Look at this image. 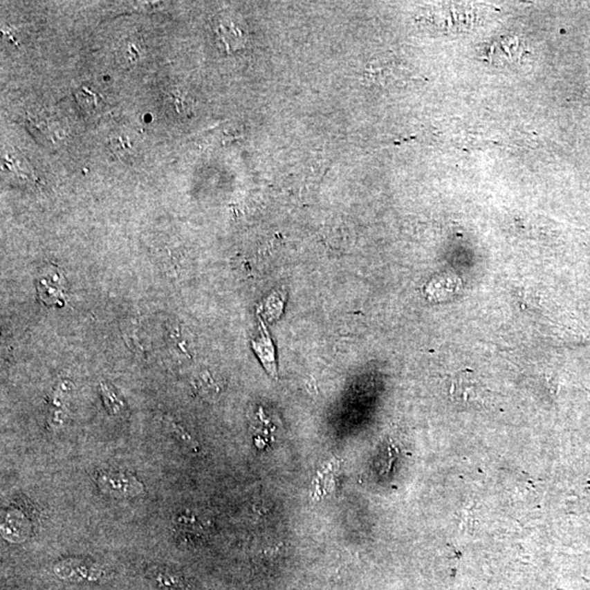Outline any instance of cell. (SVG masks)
I'll return each mask as SVG.
<instances>
[{"mask_svg":"<svg viewBox=\"0 0 590 590\" xmlns=\"http://www.w3.org/2000/svg\"><path fill=\"white\" fill-rule=\"evenodd\" d=\"M55 573L60 578L68 580H95L102 578L104 573L98 565L88 562L71 560V561L60 562L55 566Z\"/></svg>","mask_w":590,"mask_h":590,"instance_id":"cell-3","label":"cell"},{"mask_svg":"<svg viewBox=\"0 0 590 590\" xmlns=\"http://www.w3.org/2000/svg\"><path fill=\"white\" fill-rule=\"evenodd\" d=\"M150 576L161 590H186L183 578L169 569L154 567L151 569Z\"/></svg>","mask_w":590,"mask_h":590,"instance_id":"cell-5","label":"cell"},{"mask_svg":"<svg viewBox=\"0 0 590 590\" xmlns=\"http://www.w3.org/2000/svg\"><path fill=\"white\" fill-rule=\"evenodd\" d=\"M169 427L172 430L173 434L185 445V446H187L190 450H193L194 452H199V445L196 442L195 440H193L190 435L188 434L187 432L185 431L181 425L178 424L174 423L172 420H169Z\"/></svg>","mask_w":590,"mask_h":590,"instance_id":"cell-9","label":"cell"},{"mask_svg":"<svg viewBox=\"0 0 590 590\" xmlns=\"http://www.w3.org/2000/svg\"><path fill=\"white\" fill-rule=\"evenodd\" d=\"M408 75V69L399 60L394 57H382L369 64L365 77L373 84L393 86L405 82Z\"/></svg>","mask_w":590,"mask_h":590,"instance_id":"cell-2","label":"cell"},{"mask_svg":"<svg viewBox=\"0 0 590 590\" xmlns=\"http://www.w3.org/2000/svg\"><path fill=\"white\" fill-rule=\"evenodd\" d=\"M252 348L258 354L260 361L263 363L264 367L267 369V372L273 376H276L277 374V362L276 356H275V348H273V341H271L270 335L268 331L266 329L265 326H263V333L257 342L252 341Z\"/></svg>","mask_w":590,"mask_h":590,"instance_id":"cell-4","label":"cell"},{"mask_svg":"<svg viewBox=\"0 0 590 590\" xmlns=\"http://www.w3.org/2000/svg\"><path fill=\"white\" fill-rule=\"evenodd\" d=\"M100 492L113 499H131L145 492L137 477L122 470H102L95 477Z\"/></svg>","mask_w":590,"mask_h":590,"instance_id":"cell-1","label":"cell"},{"mask_svg":"<svg viewBox=\"0 0 590 590\" xmlns=\"http://www.w3.org/2000/svg\"><path fill=\"white\" fill-rule=\"evenodd\" d=\"M100 388H101L102 397H103L109 414H113V416H118V414H122V411H125V403L120 397V395L115 391L114 388L107 385L105 382H102Z\"/></svg>","mask_w":590,"mask_h":590,"instance_id":"cell-7","label":"cell"},{"mask_svg":"<svg viewBox=\"0 0 590 590\" xmlns=\"http://www.w3.org/2000/svg\"><path fill=\"white\" fill-rule=\"evenodd\" d=\"M111 149L122 161H129L136 156V147L133 141L126 133H118L113 135L109 140Z\"/></svg>","mask_w":590,"mask_h":590,"instance_id":"cell-6","label":"cell"},{"mask_svg":"<svg viewBox=\"0 0 590 590\" xmlns=\"http://www.w3.org/2000/svg\"><path fill=\"white\" fill-rule=\"evenodd\" d=\"M68 393H69V389L67 388V382L60 384L54 393V397H53L52 422H54L55 425H58L60 422L63 421L60 418L62 414L66 416L65 411L64 410H65L66 403H67Z\"/></svg>","mask_w":590,"mask_h":590,"instance_id":"cell-8","label":"cell"}]
</instances>
